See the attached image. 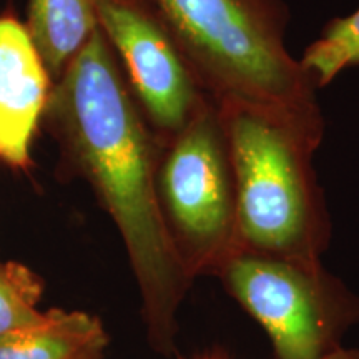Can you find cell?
Wrapping results in <instances>:
<instances>
[{
    "label": "cell",
    "mask_w": 359,
    "mask_h": 359,
    "mask_svg": "<svg viewBox=\"0 0 359 359\" xmlns=\"http://www.w3.org/2000/svg\"><path fill=\"white\" fill-rule=\"evenodd\" d=\"M43 120L114 219L140 290L148 343L168 356L193 280L160 212V143L100 27L53 82Z\"/></svg>",
    "instance_id": "6da1fadb"
},
{
    "label": "cell",
    "mask_w": 359,
    "mask_h": 359,
    "mask_svg": "<svg viewBox=\"0 0 359 359\" xmlns=\"http://www.w3.org/2000/svg\"><path fill=\"white\" fill-rule=\"evenodd\" d=\"M217 105L245 107L325 138L318 90L286 47L285 0H155Z\"/></svg>",
    "instance_id": "7a4b0ae2"
},
{
    "label": "cell",
    "mask_w": 359,
    "mask_h": 359,
    "mask_svg": "<svg viewBox=\"0 0 359 359\" xmlns=\"http://www.w3.org/2000/svg\"><path fill=\"white\" fill-rule=\"evenodd\" d=\"M236 188L238 248L321 259L331 218L313 158L323 138L262 111L222 105Z\"/></svg>",
    "instance_id": "3957f363"
},
{
    "label": "cell",
    "mask_w": 359,
    "mask_h": 359,
    "mask_svg": "<svg viewBox=\"0 0 359 359\" xmlns=\"http://www.w3.org/2000/svg\"><path fill=\"white\" fill-rule=\"evenodd\" d=\"M156 196L188 276L217 275L238 250V212L230 150L213 98L160 145Z\"/></svg>",
    "instance_id": "277c9868"
},
{
    "label": "cell",
    "mask_w": 359,
    "mask_h": 359,
    "mask_svg": "<svg viewBox=\"0 0 359 359\" xmlns=\"http://www.w3.org/2000/svg\"><path fill=\"white\" fill-rule=\"evenodd\" d=\"M215 276L263 327L275 359L325 358L359 323V296L321 259L238 248Z\"/></svg>",
    "instance_id": "5b68a950"
},
{
    "label": "cell",
    "mask_w": 359,
    "mask_h": 359,
    "mask_svg": "<svg viewBox=\"0 0 359 359\" xmlns=\"http://www.w3.org/2000/svg\"><path fill=\"white\" fill-rule=\"evenodd\" d=\"M98 27L160 145L210 100L155 0H92Z\"/></svg>",
    "instance_id": "8992f818"
},
{
    "label": "cell",
    "mask_w": 359,
    "mask_h": 359,
    "mask_svg": "<svg viewBox=\"0 0 359 359\" xmlns=\"http://www.w3.org/2000/svg\"><path fill=\"white\" fill-rule=\"evenodd\" d=\"M53 80L29 29L0 15V161L30 167V150L50 98Z\"/></svg>",
    "instance_id": "52a82bcc"
},
{
    "label": "cell",
    "mask_w": 359,
    "mask_h": 359,
    "mask_svg": "<svg viewBox=\"0 0 359 359\" xmlns=\"http://www.w3.org/2000/svg\"><path fill=\"white\" fill-rule=\"evenodd\" d=\"M109 334L85 311L52 309L32 326L0 338V359H103Z\"/></svg>",
    "instance_id": "ba28073f"
},
{
    "label": "cell",
    "mask_w": 359,
    "mask_h": 359,
    "mask_svg": "<svg viewBox=\"0 0 359 359\" xmlns=\"http://www.w3.org/2000/svg\"><path fill=\"white\" fill-rule=\"evenodd\" d=\"M25 25L55 82L98 22L92 0H29Z\"/></svg>",
    "instance_id": "9c48e42d"
},
{
    "label": "cell",
    "mask_w": 359,
    "mask_h": 359,
    "mask_svg": "<svg viewBox=\"0 0 359 359\" xmlns=\"http://www.w3.org/2000/svg\"><path fill=\"white\" fill-rule=\"evenodd\" d=\"M299 64L318 90L333 83L344 70L359 67V8L327 20L320 37L304 48Z\"/></svg>",
    "instance_id": "30bf717a"
},
{
    "label": "cell",
    "mask_w": 359,
    "mask_h": 359,
    "mask_svg": "<svg viewBox=\"0 0 359 359\" xmlns=\"http://www.w3.org/2000/svg\"><path fill=\"white\" fill-rule=\"evenodd\" d=\"M40 302L42 281L32 269L0 259V338L42 320Z\"/></svg>",
    "instance_id": "8fae6325"
},
{
    "label": "cell",
    "mask_w": 359,
    "mask_h": 359,
    "mask_svg": "<svg viewBox=\"0 0 359 359\" xmlns=\"http://www.w3.org/2000/svg\"><path fill=\"white\" fill-rule=\"evenodd\" d=\"M321 359H359V351L358 349H349V348H341L338 351L327 354V356Z\"/></svg>",
    "instance_id": "7c38bea8"
},
{
    "label": "cell",
    "mask_w": 359,
    "mask_h": 359,
    "mask_svg": "<svg viewBox=\"0 0 359 359\" xmlns=\"http://www.w3.org/2000/svg\"><path fill=\"white\" fill-rule=\"evenodd\" d=\"M206 359H219V358H206Z\"/></svg>",
    "instance_id": "4fadbf2b"
}]
</instances>
